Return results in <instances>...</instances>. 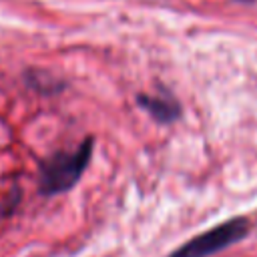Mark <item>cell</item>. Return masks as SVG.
Returning a JSON list of instances; mask_svg holds the SVG:
<instances>
[{
  "label": "cell",
  "mask_w": 257,
  "mask_h": 257,
  "mask_svg": "<svg viewBox=\"0 0 257 257\" xmlns=\"http://www.w3.org/2000/svg\"><path fill=\"white\" fill-rule=\"evenodd\" d=\"M94 151V139L86 137L72 151H58L46 157L38 167V191L44 197L70 191L84 175Z\"/></svg>",
  "instance_id": "1"
},
{
  "label": "cell",
  "mask_w": 257,
  "mask_h": 257,
  "mask_svg": "<svg viewBox=\"0 0 257 257\" xmlns=\"http://www.w3.org/2000/svg\"><path fill=\"white\" fill-rule=\"evenodd\" d=\"M237 2H253V0H237Z\"/></svg>",
  "instance_id": "4"
},
{
  "label": "cell",
  "mask_w": 257,
  "mask_h": 257,
  "mask_svg": "<svg viewBox=\"0 0 257 257\" xmlns=\"http://www.w3.org/2000/svg\"><path fill=\"white\" fill-rule=\"evenodd\" d=\"M249 231H251V221L247 217H233L191 237L167 257H211L243 241L249 235Z\"/></svg>",
  "instance_id": "2"
},
{
  "label": "cell",
  "mask_w": 257,
  "mask_h": 257,
  "mask_svg": "<svg viewBox=\"0 0 257 257\" xmlns=\"http://www.w3.org/2000/svg\"><path fill=\"white\" fill-rule=\"evenodd\" d=\"M137 104L149 112L157 122L161 124H171L175 122L179 116H181V104L177 102V98L167 92L165 88H161L157 94H147V92H141L137 94Z\"/></svg>",
  "instance_id": "3"
}]
</instances>
